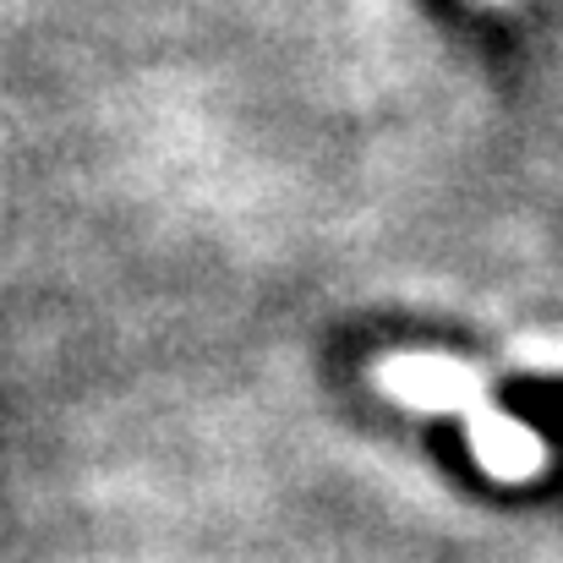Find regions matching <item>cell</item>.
Returning a JSON list of instances; mask_svg holds the SVG:
<instances>
[{
	"label": "cell",
	"mask_w": 563,
	"mask_h": 563,
	"mask_svg": "<svg viewBox=\"0 0 563 563\" xmlns=\"http://www.w3.org/2000/svg\"><path fill=\"white\" fill-rule=\"evenodd\" d=\"M493 5H515V0H493Z\"/></svg>",
	"instance_id": "3"
},
{
	"label": "cell",
	"mask_w": 563,
	"mask_h": 563,
	"mask_svg": "<svg viewBox=\"0 0 563 563\" xmlns=\"http://www.w3.org/2000/svg\"><path fill=\"white\" fill-rule=\"evenodd\" d=\"M460 421H465V438H471V449H476V460L493 482H537L548 471V443L526 421L504 416L493 399L465 410Z\"/></svg>",
	"instance_id": "2"
},
{
	"label": "cell",
	"mask_w": 563,
	"mask_h": 563,
	"mask_svg": "<svg viewBox=\"0 0 563 563\" xmlns=\"http://www.w3.org/2000/svg\"><path fill=\"white\" fill-rule=\"evenodd\" d=\"M373 383L410 405V410H476L487 405V377L454 356H388V362H373Z\"/></svg>",
	"instance_id": "1"
}]
</instances>
